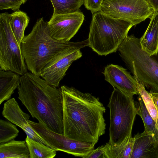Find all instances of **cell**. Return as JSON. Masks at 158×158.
<instances>
[{"instance_id": "obj_1", "label": "cell", "mask_w": 158, "mask_h": 158, "mask_svg": "<svg viewBox=\"0 0 158 158\" xmlns=\"http://www.w3.org/2000/svg\"><path fill=\"white\" fill-rule=\"evenodd\" d=\"M64 136L95 145L105 133L106 109L99 98L73 87L60 88Z\"/></svg>"}, {"instance_id": "obj_2", "label": "cell", "mask_w": 158, "mask_h": 158, "mask_svg": "<svg viewBox=\"0 0 158 158\" xmlns=\"http://www.w3.org/2000/svg\"><path fill=\"white\" fill-rule=\"evenodd\" d=\"M18 98L33 118L49 130L64 135L62 96L60 88L31 72L21 75Z\"/></svg>"}, {"instance_id": "obj_3", "label": "cell", "mask_w": 158, "mask_h": 158, "mask_svg": "<svg viewBox=\"0 0 158 158\" xmlns=\"http://www.w3.org/2000/svg\"><path fill=\"white\" fill-rule=\"evenodd\" d=\"M47 23L43 17L39 19L31 32L24 36L21 43L27 69L33 74L40 76L46 65L63 50L74 46H88L87 39L74 42L54 39L49 33Z\"/></svg>"}, {"instance_id": "obj_4", "label": "cell", "mask_w": 158, "mask_h": 158, "mask_svg": "<svg viewBox=\"0 0 158 158\" xmlns=\"http://www.w3.org/2000/svg\"><path fill=\"white\" fill-rule=\"evenodd\" d=\"M92 15L87 39L88 46L100 56L116 52L133 25L101 11Z\"/></svg>"}, {"instance_id": "obj_5", "label": "cell", "mask_w": 158, "mask_h": 158, "mask_svg": "<svg viewBox=\"0 0 158 158\" xmlns=\"http://www.w3.org/2000/svg\"><path fill=\"white\" fill-rule=\"evenodd\" d=\"M118 50L128 68L144 87L158 93V51L152 55L143 50L140 39L127 35Z\"/></svg>"}, {"instance_id": "obj_6", "label": "cell", "mask_w": 158, "mask_h": 158, "mask_svg": "<svg viewBox=\"0 0 158 158\" xmlns=\"http://www.w3.org/2000/svg\"><path fill=\"white\" fill-rule=\"evenodd\" d=\"M108 106L110 110L109 143L117 145L131 134L134 121L137 114L133 97L114 88Z\"/></svg>"}, {"instance_id": "obj_7", "label": "cell", "mask_w": 158, "mask_h": 158, "mask_svg": "<svg viewBox=\"0 0 158 158\" xmlns=\"http://www.w3.org/2000/svg\"><path fill=\"white\" fill-rule=\"evenodd\" d=\"M10 14H0V69L10 71L22 75L27 68L21 47L15 38L9 23Z\"/></svg>"}, {"instance_id": "obj_8", "label": "cell", "mask_w": 158, "mask_h": 158, "mask_svg": "<svg viewBox=\"0 0 158 158\" xmlns=\"http://www.w3.org/2000/svg\"><path fill=\"white\" fill-rule=\"evenodd\" d=\"M100 11L135 26L150 19L155 10L146 0H103Z\"/></svg>"}, {"instance_id": "obj_9", "label": "cell", "mask_w": 158, "mask_h": 158, "mask_svg": "<svg viewBox=\"0 0 158 158\" xmlns=\"http://www.w3.org/2000/svg\"><path fill=\"white\" fill-rule=\"evenodd\" d=\"M31 127L55 151H60L82 157L86 156L94 149V145L75 140L65 137L64 135L54 132L39 122L29 120Z\"/></svg>"}, {"instance_id": "obj_10", "label": "cell", "mask_w": 158, "mask_h": 158, "mask_svg": "<svg viewBox=\"0 0 158 158\" xmlns=\"http://www.w3.org/2000/svg\"><path fill=\"white\" fill-rule=\"evenodd\" d=\"M86 46H72L63 50L46 65L42 70L40 77L51 85L58 87L73 62L82 56L81 49Z\"/></svg>"}, {"instance_id": "obj_11", "label": "cell", "mask_w": 158, "mask_h": 158, "mask_svg": "<svg viewBox=\"0 0 158 158\" xmlns=\"http://www.w3.org/2000/svg\"><path fill=\"white\" fill-rule=\"evenodd\" d=\"M84 18L79 10L71 13L52 15L47 22L49 33L55 40L69 42L80 28Z\"/></svg>"}, {"instance_id": "obj_12", "label": "cell", "mask_w": 158, "mask_h": 158, "mask_svg": "<svg viewBox=\"0 0 158 158\" xmlns=\"http://www.w3.org/2000/svg\"><path fill=\"white\" fill-rule=\"evenodd\" d=\"M102 73L105 80L114 88L130 96L138 94L137 82L126 69L111 64L104 68Z\"/></svg>"}, {"instance_id": "obj_13", "label": "cell", "mask_w": 158, "mask_h": 158, "mask_svg": "<svg viewBox=\"0 0 158 158\" xmlns=\"http://www.w3.org/2000/svg\"><path fill=\"white\" fill-rule=\"evenodd\" d=\"M2 114L8 120L21 128L30 138L51 148L31 127L28 123L30 116L22 110L15 98H10L4 103Z\"/></svg>"}, {"instance_id": "obj_14", "label": "cell", "mask_w": 158, "mask_h": 158, "mask_svg": "<svg viewBox=\"0 0 158 158\" xmlns=\"http://www.w3.org/2000/svg\"><path fill=\"white\" fill-rule=\"evenodd\" d=\"M134 138L130 158H158V143L152 133L144 130Z\"/></svg>"}, {"instance_id": "obj_15", "label": "cell", "mask_w": 158, "mask_h": 158, "mask_svg": "<svg viewBox=\"0 0 158 158\" xmlns=\"http://www.w3.org/2000/svg\"><path fill=\"white\" fill-rule=\"evenodd\" d=\"M140 39L142 49L149 55L158 51V11H155L147 29Z\"/></svg>"}, {"instance_id": "obj_16", "label": "cell", "mask_w": 158, "mask_h": 158, "mask_svg": "<svg viewBox=\"0 0 158 158\" xmlns=\"http://www.w3.org/2000/svg\"><path fill=\"white\" fill-rule=\"evenodd\" d=\"M21 75L10 71L0 69V105L10 99L20 84Z\"/></svg>"}, {"instance_id": "obj_17", "label": "cell", "mask_w": 158, "mask_h": 158, "mask_svg": "<svg viewBox=\"0 0 158 158\" xmlns=\"http://www.w3.org/2000/svg\"><path fill=\"white\" fill-rule=\"evenodd\" d=\"M0 158H30L26 141L13 139L0 144Z\"/></svg>"}, {"instance_id": "obj_18", "label": "cell", "mask_w": 158, "mask_h": 158, "mask_svg": "<svg viewBox=\"0 0 158 158\" xmlns=\"http://www.w3.org/2000/svg\"><path fill=\"white\" fill-rule=\"evenodd\" d=\"M30 18L24 12L19 10L10 14L9 23L12 32L18 43L24 37V32L28 26Z\"/></svg>"}, {"instance_id": "obj_19", "label": "cell", "mask_w": 158, "mask_h": 158, "mask_svg": "<svg viewBox=\"0 0 158 158\" xmlns=\"http://www.w3.org/2000/svg\"><path fill=\"white\" fill-rule=\"evenodd\" d=\"M30 158H53L56 154V151L39 141L27 136L25 139Z\"/></svg>"}, {"instance_id": "obj_20", "label": "cell", "mask_w": 158, "mask_h": 158, "mask_svg": "<svg viewBox=\"0 0 158 158\" xmlns=\"http://www.w3.org/2000/svg\"><path fill=\"white\" fill-rule=\"evenodd\" d=\"M139 95V103L137 107V114L141 118L145 129L152 134L158 143V124L153 119L148 111L140 94Z\"/></svg>"}, {"instance_id": "obj_21", "label": "cell", "mask_w": 158, "mask_h": 158, "mask_svg": "<svg viewBox=\"0 0 158 158\" xmlns=\"http://www.w3.org/2000/svg\"><path fill=\"white\" fill-rule=\"evenodd\" d=\"M53 8V15L66 14L78 11L84 0H50Z\"/></svg>"}, {"instance_id": "obj_22", "label": "cell", "mask_w": 158, "mask_h": 158, "mask_svg": "<svg viewBox=\"0 0 158 158\" xmlns=\"http://www.w3.org/2000/svg\"><path fill=\"white\" fill-rule=\"evenodd\" d=\"M137 83L138 93L140 94L144 104L153 120L158 124V113L153 100L149 93L146 90L144 86L139 81L136 75L133 74Z\"/></svg>"}, {"instance_id": "obj_23", "label": "cell", "mask_w": 158, "mask_h": 158, "mask_svg": "<svg viewBox=\"0 0 158 158\" xmlns=\"http://www.w3.org/2000/svg\"><path fill=\"white\" fill-rule=\"evenodd\" d=\"M19 132L16 126L11 123L0 120V144L14 139L18 136Z\"/></svg>"}, {"instance_id": "obj_24", "label": "cell", "mask_w": 158, "mask_h": 158, "mask_svg": "<svg viewBox=\"0 0 158 158\" xmlns=\"http://www.w3.org/2000/svg\"><path fill=\"white\" fill-rule=\"evenodd\" d=\"M130 135L121 143L114 145L109 143L104 145V153L102 157L106 158H123V156L126 145L128 141Z\"/></svg>"}, {"instance_id": "obj_25", "label": "cell", "mask_w": 158, "mask_h": 158, "mask_svg": "<svg viewBox=\"0 0 158 158\" xmlns=\"http://www.w3.org/2000/svg\"><path fill=\"white\" fill-rule=\"evenodd\" d=\"M23 4V0H0V10L10 9L14 11L18 10Z\"/></svg>"}, {"instance_id": "obj_26", "label": "cell", "mask_w": 158, "mask_h": 158, "mask_svg": "<svg viewBox=\"0 0 158 158\" xmlns=\"http://www.w3.org/2000/svg\"><path fill=\"white\" fill-rule=\"evenodd\" d=\"M103 0H84L85 7L92 14L101 10Z\"/></svg>"}, {"instance_id": "obj_27", "label": "cell", "mask_w": 158, "mask_h": 158, "mask_svg": "<svg viewBox=\"0 0 158 158\" xmlns=\"http://www.w3.org/2000/svg\"><path fill=\"white\" fill-rule=\"evenodd\" d=\"M134 138L131 135L125 146L123 153V158H130L132 152Z\"/></svg>"}, {"instance_id": "obj_28", "label": "cell", "mask_w": 158, "mask_h": 158, "mask_svg": "<svg viewBox=\"0 0 158 158\" xmlns=\"http://www.w3.org/2000/svg\"><path fill=\"white\" fill-rule=\"evenodd\" d=\"M104 145L99 147L91 151L85 158H98L101 157L104 153Z\"/></svg>"}, {"instance_id": "obj_29", "label": "cell", "mask_w": 158, "mask_h": 158, "mask_svg": "<svg viewBox=\"0 0 158 158\" xmlns=\"http://www.w3.org/2000/svg\"><path fill=\"white\" fill-rule=\"evenodd\" d=\"M158 113V93L150 91L149 93Z\"/></svg>"}, {"instance_id": "obj_30", "label": "cell", "mask_w": 158, "mask_h": 158, "mask_svg": "<svg viewBox=\"0 0 158 158\" xmlns=\"http://www.w3.org/2000/svg\"><path fill=\"white\" fill-rule=\"evenodd\" d=\"M153 7L155 11H158V0H146Z\"/></svg>"}, {"instance_id": "obj_31", "label": "cell", "mask_w": 158, "mask_h": 158, "mask_svg": "<svg viewBox=\"0 0 158 158\" xmlns=\"http://www.w3.org/2000/svg\"><path fill=\"white\" fill-rule=\"evenodd\" d=\"M23 3L24 4L27 1V0H23Z\"/></svg>"}]
</instances>
